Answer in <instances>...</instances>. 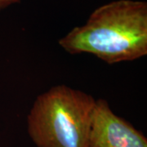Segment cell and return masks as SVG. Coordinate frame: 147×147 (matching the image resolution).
Wrapping results in <instances>:
<instances>
[{"instance_id":"cell-1","label":"cell","mask_w":147,"mask_h":147,"mask_svg":"<svg viewBox=\"0 0 147 147\" xmlns=\"http://www.w3.org/2000/svg\"><path fill=\"white\" fill-rule=\"evenodd\" d=\"M58 43L69 54L88 53L109 65L140 59L147 54V3L116 0L100 6Z\"/></svg>"},{"instance_id":"cell-2","label":"cell","mask_w":147,"mask_h":147,"mask_svg":"<svg viewBox=\"0 0 147 147\" xmlns=\"http://www.w3.org/2000/svg\"><path fill=\"white\" fill-rule=\"evenodd\" d=\"M96 101L64 84L38 96L27 116L32 142L37 147H87Z\"/></svg>"},{"instance_id":"cell-3","label":"cell","mask_w":147,"mask_h":147,"mask_svg":"<svg viewBox=\"0 0 147 147\" xmlns=\"http://www.w3.org/2000/svg\"><path fill=\"white\" fill-rule=\"evenodd\" d=\"M87 147H147V138L115 115L105 99H98Z\"/></svg>"},{"instance_id":"cell-4","label":"cell","mask_w":147,"mask_h":147,"mask_svg":"<svg viewBox=\"0 0 147 147\" xmlns=\"http://www.w3.org/2000/svg\"><path fill=\"white\" fill-rule=\"evenodd\" d=\"M21 0H0V10L4 9L6 7L12 5L14 3H19Z\"/></svg>"}]
</instances>
